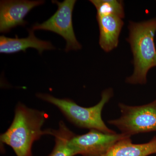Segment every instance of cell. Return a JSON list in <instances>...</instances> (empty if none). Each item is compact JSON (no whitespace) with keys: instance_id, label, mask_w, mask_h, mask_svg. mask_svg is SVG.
I'll return each mask as SVG.
<instances>
[{"instance_id":"cell-8","label":"cell","mask_w":156,"mask_h":156,"mask_svg":"<svg viewBox=\"0 0 156 156\" xmlns=\"http://www.w3.org/2000/svg\"><path fill=\"white\" fill-rule=\"evenodd\" d=\"M99 27V44L105 52L109 53L118 47L119 37L124 22L116 15L96 16Z\"/></svg>"},{"instance_id":"cell-12","label":"cell","mask_w":156,"mask_h":156,"mask_svg":"<svg viewBox=\"0 0 156 156\" xmlns=\"http://www.w3.org/2000/svg\"><path fill=\"white\" fill-rule=\"evenodd\" d=\"M97 11L96 16L114 15L124 19V2L120 0H91Z\"/></svg>"},{"instance_id":"cell-13","label":"cell","mask_w":156,"mask_h":156,"mask_svg":"<svg viewBox=\"0 0 156 156\" xmlns=\"http://www.w3.org/2000/svg\"></svg>"},{"instance_id":"cell-3","label":"cell","mask_w":156,"mask_h":156,"mask_svg":"<svg viewBox=\"0 0 156 156\" xmlns=\"http://www.w3.org/2000/svg\"><path fill=\"white\" fill-rule=\"evenodd\" d=\"M113 95V89L112 88L105 89L101 92L100 101L89 108L80 106L69 98H56L50 94L38 93L37 96L58 108L67 120L78 128L115 134L116 132L107 126L101 118L105 105Z\"/></svg>"},{"instance_id":"cell-6","label":"cell","mask_w":156,"mask_h":156,"mask_svg":"<svg viewBox=\"0 0 156 156\" xmlns=\"http://www.w3.org/2000/svg\"><path fill=\"white\" fill-rule=\"evenodd\" d=\"M131 136L120 134H107L96 130H90L86 134L75 135L70 140L69 145L77 155L100 156L106 153L117 142Z\"/></svg>"},{"instance_id":"cell-1","label":"cell","mask_w":156,"mask_h":156,"mask_svg":"<svg viewBox=\"0 0 156 156\" xmlns=\"http://www.w3.org/2000/svg\"><path fill=\"white\" fill-rule=\"evenodd\" d=\"M48 117L44 112L29 108L19 102L11 126L0 136L1 142L11 147L17 156H32L34 142L44 135H52V129L42 130Z\"/></svg>"},{"instance_id":"cell-11","label":"cell","mask_w":156,"mask_h":156,"mask_svg":"<svg viewBox=\"0 0 156 156\" xmlns=\"http://www.w3.org/2000/svg\"><path fill=\"white\" fill-rule=\"evenodd\" d=\"M75 135L63 121H60L58 129H52V136L55 137V144L52 152L48 156H75L77 155L69 145L70 140Z\"/></svg>"},{"instance_id":"cell-9","label":"cell","mask_w":156,"mask_h":156,"mask_svg":"<svg viewBox=\"0 0 156 156\" xmlns=\"http://www.w3.org/2000/svg\"><path fill=\"white\" fill-rule=\"evenodd\" d=\"M29 36L27 37L19 38L8 37L4 36L0 37V53L11 54L20 51L26 52L29 48L36 49L41 54L45 50H54L55 47L50 42L42 41L35 36L34 30H28Z\"/></svg>"},{"instance_id":"cell-2","label":"cell","mask_w":156,"mask_h":156,"mask_svg":"<svg viewBox=\"0 0 156 156\" xmlns=\"http://www.w3.org/2000/svg\"><path fill=\"white\" fill-rule=\"evenodd\" d=\"M127 42L133 54V73L126 82L132 85H145L150 70L156 67V48L154 37L156 17L136 22L130 21Z\"/></svg>"},{"instance_id":"cell-5","label":"cell","mask_w":156,"mask_h":156,"mask_svg":"<svg viewBox=\"0 0 156 156\" xmlns=\"http://www.w3.org/2000/svg\"><path fill=\"white\" fill-rule=\"evenodd\" d=\"M58 7L52 17L41 23H36L32 29L50 31L62 37L66 42L65 51L78 50L82 46L78 42L74 31L73 24V12L76 1L65 0L63 2L52 1Z\"/></svg>"},{"instance_id":"cell-7","label":"cell","mask_w":156,"mask_h":156,"mask_svg":"<svg viewBox=\"0 0 156 156\" xmlns=\"http://www.w3.org/2000/svg\"><path fill=\"white\" fill-rule=\"evenodd\" d=\"M44 1L8 0L0 2V32L7 33L18 26H25L24 17L35 7L43 5Z\"/></svg>"},{"instance_id":"cell-4","label":"cell","mask_w":156,"mask_h":156,"mask_svg":"<svg viewBox=\"0 0 156 156\" xmlns=\"http://www.w3.org/2000/svg\"><path fill=\"white\" fill-rule=\"evenodd\" d=\"M119 118L108 122L118 128L121 133L131 136L156 131V99L144 105L131 106L119 103Z\"/></svg>"},{"instance_id":"cell-10","label":"cell","mask_w":156,"mask_h":156,"mask_svg":"<svg viewBox=\"0 0 156 156\" xmlns=\"http://www.w3.org/2000/svg\"><path fill=\"white\" fill-rule=\"evenodd\" d=\"M131 136L119 140L106 153L100 156H148L156 154V136L149 142L133 144Z\"/></svg>"}]
</instances>
